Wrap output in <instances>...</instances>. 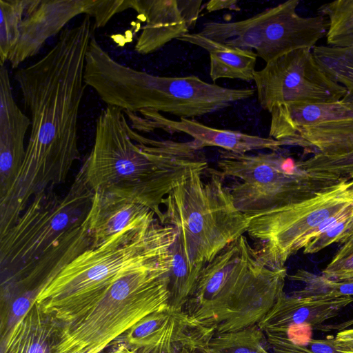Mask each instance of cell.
Returning a JSON list of instances; mask_svg holds the SVG:
<instances>
[{
    "label": "cell",
    "mask_w": 353,
    "mask_h": 353,
    "mask_svg": "<svg viewBox=\"0 0 353 353\" xmlns=\"http://www.w3.org/2000/svg\"><path fill=\"white\" fill-rule=\"evenodd\" d=\"M94 28L85 15L79 25L64 28L41 58L14 73L31 125L20 171L0 199L1 212L11 220L19 217L36 194L63 183L80 159L78 118Z\"/></svg>",
    "instance_id": "1"
},
{
    "label": "cell",
    "mask_w": 353,
    "mask_h": 353,
    "mask_svg": "<svg viewBox=\"0 0 353 353\" xmlns=\"http://www.w3.org/2000/svg\"><path fill=\"white\" fill-rule=\"evenodd\" d=\"M195 140L181 142L143 137L123 111L106 105L96 121L94 141L85 159L94 192L125 198L150 208L161 223L164 198L191 169L208 163Z\"/></svg>",
    "instance_id": "2"
},
{
    "label": "cell",
    "mask_w": 353,
    "mask_h": 353,
    "mask_svg": "<svg viewBox=\"0 0 353 353\" xmlns=\"http://www.w3.org/2000/svg\"><path fill=\"white\" fill-rule=\"evenodd\" d=\"M286 276L285 267L266 265L242 235L203 269L183 311L217 334L256 325L284 292Z\"/></svg>",
    "instance_id": "3"
},
{
    "label": "cell",
    "mask_w": 353,
    "mask_h": 353,
    "mask_svg": "<svg viewBox=\"0 0 353 353\" xmlns=\"http://www.w3.org/2000/svg\"><path fill=\"white\" fill-rule=\"evenodd\" d=\"M84 81L107 105L134 113L151 109L179 119L222 110L255 92L210 83L194 75L161 77L139 71L115 61L99 45L87 54Z\"/></svg>",
    "instance_id": "4"
},
{
    "label": "cell",
    "mask_w": 353,
    "mask_h": 353,
    "mask_svg": "<svg viewBox=\"0 0 353 353\" xmlns=\"http://www.w3.org/2000/svg\"><path fill=\"white\" fill-rule=\"evenodd\" d=\"M172 251L119 276L85 306L57 319L54 353H102L145 316L170 307Z\"/></svg>",
    "instance_id": "5"
},
{
    "label": "cell",
    "mask_w": 353,
    "mask_h": 353,
    "mask_svg": "<svg viewBox=\"0 0 353 353\" xmlns=\"http://www.w3.org/2000/svg\"><path fill=\"white\" fill-rule=\"evenodd\" d=\"M177 236L174 228L156 219L130 227L81 253L38 294L36 302L57 319L94 299L121 275L169 253Z\"/></svg>",
    "instance_id": "6"
},
{
    "label": "cell",
    "mask_w": 353,
    "mask_h": 353,
    "mask_svg": "<svg viewBox=\"0 0 353 353\" xmlns=\"http://www.w3.org/2000/svg\"><path fill=\"white\" fill-rule=\"evenodd\" d=\"M224 180L216 169L192 168L162 203L161 223L175 229L174 243L197 278L249 227L248 219L235 206Z\"/></svg>",
    "instance_id": "7"
},
{
    "label": "cell",
    "mask_w": 353,
    "mask_h": 353,
    "mask_svg": "<svg viewBox=\"0 0 353 353\" xmlns=\"http://www.w3.org/2000/svg\"><path fill=\"white\" fill-rule=\"evenodd\" d=\"M217 171L236 208L250 221L303 201L343 180L308 172L282 148L254 154L219 150Z\"/></svg>",
    "instance_id": "8"
},
{
    "label": "cell",
    "mask_w": 353,
    "mask_h": 353,
    "mask_svg": "<svg viewBox=\"0 0 353 353\" xmlns=\"http://www.w3.org/2000/svg\"><path fill=\"white\" fill-rule=\"evenodd\" d=\"M93 196L83 164L65 195L54 188L36 194L16 223L0 236L1 281L29 266L65 234L80 226L89 214Z\"/></svg>",
    "instance_id": "9"
},
{
    "label": "cell",
    "mask_w": 353,
    "mask_h": 353,
    "mask_svg": "<svg viewBox=\"0 0 353 353\" xmlns=\"http://www.w3.org/2000/svg\"><path fill=\"white\" fill-rule=\"evenodd\" d=\"M299 3L289 0L241 21L207 22L198 33L229 46L255 51L267 63L296 50H312L326 37L325 18L299 15Z\"/></svg>",
    "instance_id": "10"
},
{
    "label": "cell",
    "mask_w": 353,
    "mask_h": 353,
    "mask_svg": "<svg viewBox=\"0 0 353 353\" xmlns=\"http://www.w3.org/2000/svg\"><path fill=\"white\" fill-rule=\"evenodd\" d=\"M352 205L353 179L343 180L307 199L250 221L247 234L266 265L283 268L323 223Z\"/></svg>",
    "instance_id": "11"
},
{
    "label": "cell",
    "mask_w": 353,
    "mask_h": 353,
    "mask_svg": "<svg viewBox=\"0 0 353 353\" xmlns=\"http://www.w3.org/2000/svg\"><path fill=\"white\" fill-rule=\"evenodd\" d=\"M253 81L260 105L269 112L285 103L338 101L347 93L321 68L310 49L274 59L256 70Z\"/></svg>",
    "instance_id": "12"
},
{
    "label": "cell",
    "mask_w": 353,
    "mask_h": 353,
    "mask_svg": "<svg viewBox=\"0 0 353 353\" xmlns=\"http://www.w3.org/2000/svg\"><path fill=\"white\" fill-rule=\"evenodd\" d=\"M215 333L183 310L168 307L145 316L119 339L135 353H210Z\"/></svg>",
    "instance_id": "13"
},
{
    "label": "cell",
    "mask_w": 353,
    "mask_h": 353,
    "mask_svg": "<svg viewBox=\"0 0 353 353\" xmlns=\"http://www.w3.org/2000/svg\"><path fill=\"white\" fill-rule=\"evenodd\" d=\"M132 129L139 132L161 130L169 134L183 132L196 141L203 149L214 146L236 154H248L254 150H277L283 144L270 137L251 135L238 131L218 129L204 125L194 119L172 120L161 113L144 109L137 113L123 111Z\"/></svg>",
    "instance_id": "14"
},
{
    "label": "cell",
    "mask_w": 353,
    "mask_h": 353,
    "mask_svg": "<svg viewBox=\"0 0 353 353\" xmlns=\"http://www.w3.org/2000/svg\"><path fill=\"white\" fill-rule=\"evenodd\" d=\"M97 0H28L19 38L8 61L13 69L35 56L46 41L63 30L75 17H92Z\"/></svg>",
    "instance_id": "15"
},
{
    "label": "cell",
    "mask_w": 353,
    "mask_h": 353,
    "mask_svg": "<svg viewBox=\"0 0 353 353\" xmlns=\"http://www.w3.org/2000/svg\"><path fill=\"white\" fill-rule=\"evenodd\" d=\"M202 3L201 0H132L131 8L145 22L135 51L148 54L190 33L198 21Z\"/></svg>",
    "instance_id": "16"
},
{
    "label": "cell",
    "mask_w": 353,
    "mask_h": 353,
    "mask_svg": "<svg viewBox=\"0 0 353 353\" xmlns=\"http://www.w3.org/2000/svg\"><path fill=\"white\" fill-rule=\"evenodd\" d=\"M31 121L14 101L8 70L0 65V199L14 184L23 162Z\"/></svg>",
    "instance_id": "17"
},
{
    "label": "cell",
    "mask_w": 353,
    "mask_h": 353,
    "mask_svg": "<svg viewBox=\"0 0 353 353\" xmlns=\"http://www.w3.org/2000/svg\"><path fill=\"white\" fill-rule=\"evenodd\" d=\"M352 302V296L300 297L283 292L258 325L262 330H286L296 327L316 330L326 321L336 316Z\"/></svg>",
    "instance_id": "18"
},
{
    "label": "cell",
    "mask_w": 353,
    "mask_h": 353,
    "mask_svg": "<svg viewBox=\"0 0 353 353\" xmlns=\"http://www.w3.org/2000/svg\"><path fill=\"white\" fill-rule=\"evenodd\" d=\"M269 137L285 141L302 130L319 124L353 118V97L347 93L338 101L327 103H285L270 112Z\"/></svg>",
    "instance_id": "19"
},
{
    "label": "cell",
    "mask_w": 353,
    "mask_h": 353,
    "mask_svg": "<svg viewBox=\"0 0 353 353\" xmlns=\"http://www.w3.org/2000/svg\"><path fill=\"white\" fill-rule=\"evenodd\" d=\"M155 214L148 207L132 200L101 192H94L88 214L92 247L108 241L123 230L142 228L154 222Z\"/></svg>",
    "instance_id": "20"
},
{
    "label": "cell",
    "mask_w": 353,
    "mask_h": 353,
    "mask_svg": "<svg viewBox=\"0 0 353 353\" xmlns=\"http://www.w3.org/2000/svg\"><path fill=\"white\" fill-rule=\"evenodd\" d=\"M60 333L59 322L36 301L1 339V353H54Z\"/></svg>",
    "instance_id": "21"
},
{
    "label": "cell",
    "mask_w": 353,
    "mask_h": 353,
    "mask_svg": "<svg viewBox=\"0 0 353 353\" xmlns=\"http://www.w3.org/2000/svg\"><path fill=\"white\" fill-rule=\"evenodd\" d=\"M178 40L199 46L210 55V77L245 81L254 80L257 55L253 50L229 46L196 33H188Z\"/></svg>",
    "instance_id": "22"
},
{
    "label": "cell",
    "mask_w": 353,
    "mask_h": 353,
    "mask_svg": "<svg viewBox=\"0 0 353 353\" xmlns=\"http://www.w3.org/2000/svg\"><path fill=\"white\" fill-rule=\"evenodd\" d=\"M313 154H337L353 150V118L307 128L285 142Z\"/></svg>",
    "instance_id": "23"
},
{
    "label": "cell",
    "mask_w": 353,
    "mask_h": 353,
    "mask_svg": "<svg viewBox=\"0 0 353 353\" xmlns=\"http://www.w3.org/2000/svg\"><path fill=\"white\" fill-rule=\"evenodd\" d=\"M312 51L325 73L353 97V44L344 47L316 46Z\"/></svg>",
    "instance_id": "24"
},
{
    "label": "cell",
    "mask_w": 353,
    "mask_h": 353,
    "mask_svg": "<svg viewBox=\"0 0 353 353\" xmlns=\"http://www.w3.org/2000/svg\"><path fill=\"white\" fill-rule=\"evenodd\" d=\"M265 335L258 324L243 329L214 334L208 344L210 353H270Z\"/></svg>",
    "instance_id": "25"
},
{
    "label": "cell",
    "mask_w": 353,
    "mask_h": 353,
    "mask_svg": "<svg viewBox=\"0 0 353 353\" xmlns=\"http://www.w3.org/2000/svg\"><path fill=\"white\" fill-rule=\"evenodd\" d=\"M319 12L327 18V44L344 47L353 44V0H337L323 4Z\"/></svg>",
    "instance_id": "26"
},
{
    "label": "cell",
    "mask_w": 353,
    "mask_h": 353,
    "mask_svg": "<svg viewBox=\"0 0 353 353\" xmlns=\"http://www.w3.org/2000/svg\"><path fill=\"white\" fill-rule=\"evenodd\" d=\"M288 277L304 285L303 289L292 293L296 296L339 298L353 296L352 281H335L302 269Z\"/></svg>",
    "instance_id": "27"
},
{
    "label": "cell",
    "mask_w": 353,
    "mask_h": 353,
    "mask_svg": "<svg viewBox=\"0 0 353 353\" xmlns=\"http://www.w3.org/2000/svg\"><path fill=\"white\" fill-rule=\"evenodd\" d=\"M263 332L274 353H343L336 349L334 338L314 339L305 333Z\"/></svg>",
    "instance_id": "28"
},
{
    "label": "cell",
    "mask_w": 353,
    "mask_h": 353,
    "mask_svg": "<svg viewBox=\"0 0 353 353\" xmlns=\"http://www.w3.org/2000/svg\"><path fill=\"white\" fill-rule=\"evenodd\" d=\"M28 0H0V65L15 46Z\"/></svg>",
    "instance_id": "29"
},
{
    "label": "cell",
    "mask_w": 353,
    "mask_h": 353,
    "mask_svg": "<svg viewBox=\"0 0 353 353\" xmlns=\"http://www.w3.org/2000/svg\"><path fill=\"white\" fill-rule=\"evenodd\" d=\"M352 230L353 205L323 223L306 243L303 253H316L334 243H340Z\"/></svg>",
    "instance_id": "30"
},
{
    "label": "cell",
    "mask_w": 353,
    "mask_h": 353,
    "mask_svg": "<svg viewBox=\"0 0 353 353\" xmlns=\"http://www.w3.org/2000/svg\"><path fill=\"white\" fill-rule=\"evenodd\" d=\"M298 164L310 173L341 180L353 179V150L337 154H314L298 161Z\"/></svg>",
    "instance_id": "31"
},
{
    "label": "cell",
    "mask_w": 353,
    "mask_h": 353,
    "mask_svg": "<svg viewBox=\"0 0 353 353\" xmlns=\"http://www.w3.org/2000/svg\"><path fill=\"white\" fill-rule=\"evenodd\" d=\"M321 274L335 281H353V247L343 251L338 250Z\"/></svg>",
    "instance_id": "32"
},
{
    "label": "cell",
    "mask_w": 353,
    "mask_h": 353,
    "mask_svg": "<svg viewBox=\"0 0 353 353\" xmlns=\"http://www.w3.org/2000/svg\"><path fill=\"white\" fill-rule=\"evenodd\" d=\"M130 0H97L93 18L94 28L104 27L116 14L131 8Z\"/></svg>",
    "instance_id": "33"
},
{
    "label": "cell",
    "mask_w": 353,
    "mask_h": 353,
    "mask_svg": "<svg viewBox=\"0 0 353 353\" xmlns=\"http://www.w3.org/2000/svg\"><path fill=\"white\" fill-rule=\"evenodd\" d=\"M203 8L209 12L221 10H229L232 11H240L241 8L236 0H211L208 1Z\"/></svg>",
    "instance_id": "34"
},
{
    "label": "cell",
    "mask_w": 353,
    "mask_h": 353,
    "mask_svg": "<svg viewBox=\"0 0 353 353\" xmlns=\"http://www.w3.org/2000/svg\"><path fill=\"white\" fill-rule=\"evenodd\" d=\"M352 325H353V318L339 323L322 325L319 326L316 330L323 332H328L332 330H336L339 332L345 330Z\"/></svg>",
    "instance_id": "35"
},
{
    "label": "cell",
    "mask_w": 353,
    "mask_h": 353,
    "mask_svg": "<svg viewBox=\"0 0 353 353\" xmlns=\"http://www.w3.org/2000/svg\"><path fill=\"white\" fill-rule=\"evenodd\" d=\"M105 353H135L130 350L125 343L117 339L111 345L109 350Z\"/></svg>",
    "instance_id": "36"
},
{
    "label": "cell",
    "mask_w": 353,
    "mask_h": 353,
    "mask_svg": "<svg viewBox=\"0 0 353 353\" xmlns=\"http://www.w3.org/2000/svg\"><path fill=\"white\" fill-rule=\"evenodd\" d=\"M335 339L336 341H353V328L346 329L337 332Z\"/></svg>",
    "instance_id": "37"
},
{
    "label": "cell",
    "mask_w": 353,
    "mask_h": 353,
    "mask_svg": "<svg viewBox=\"0 0 353 353\" xmlns=\"http://www.w3.org/2000/svg\"><path fill=\"white\" fill-rule=\"evenodd\" d=\"M341 247L338 250L343 251L353 247V230L340 243Z\"/></svg>",
    "instance_id": "38"
}]
</instances>
